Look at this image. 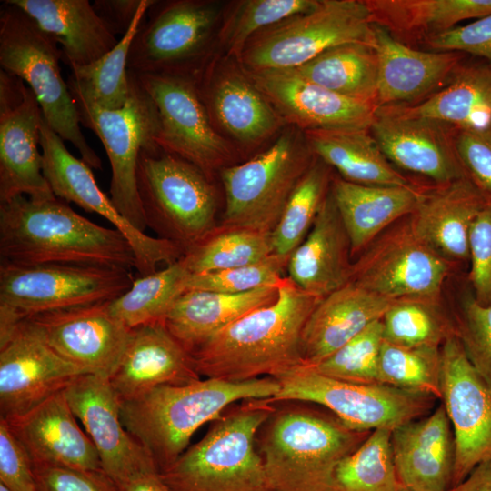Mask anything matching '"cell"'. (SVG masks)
I'll return each mask as SVG.
<instances>
[{"label":"cell","mask_w":491,"mask_h":491,"mask_svg":"<svg viewBox=\"0 0 491 491\" xmlns=\"http://www.w3.org/2000/svg\"><path fill=\"white\" fill-rule=\"evenodd\" d=\"M40 105L20 77L0 70V204L18 195H55L43 174Z\"/></svg>","instance_id":"17"},{"label":"cell","mask_w":491,"mask_h":491,"mask_svg":"<svg viewBox=\"0 0 491 491\" xmlns=\"http://www.w3.org/2000/svg\"><path fill=\"white\" fill-rule=\"evenodd\" d=\"M6 1L25 12L58 43L68 66L90 65L119 41L88 0Z\"/></svg>","instance_id":"31"},{"label":"cell","mask_w":491,"mask_h":491,"mask_svg":"<svg viewBox=\"0 0 491 491\" xmlns=\"http://www.w3.org/2000/svg\"><path fill=\"white\" fill-rule=\"evenodd\" d=\"M292 70L336 94L376 108L378 64L374 45H337Z\"/></svg>","instance_id":"38"},{"label":"cell","mask_w":491,"mask_h":491,"mask_svg":"<svg viewBox=\"0 0 491 491\" xmlns=\"http://www.w3.org/2000/svg\"><path fill=\"white\" fill-rule=\"evenodd\" d=\"M275 409L266 399L225 411L209 430L160 473L172 491H271L256 446Z\"/></svg>","instance_id":"5"},{"label":"cell","mask_w":491,"mask_h":491,"mask_svg":"<svg viewBox=\"0 0 491 491\" xmlns=\"http://www.w3.org/2000/svg\"><path fill=\"white\" fill-rule=\"evenodd\" d=\"M280 282L240 294L185 291L175 301L163 323L189 355L225 326L274 302Z\"/></svg>","instance_id":"33"},{"label":"cell","mask_w":491,"mask_h":491,"mask_svg":"<svg viewBox=\"0 0 491 491\" xmlns=\"http://www.w3.org/2000/svg\"><path fill=\"white\" fill-rule=\"evenodd\" d=\"M136 185L146 226L187 250L215 226V187L199 168L157 145L143 149Z\"/></svg>","instance_id":"7"},{"label":"cell","mask_w":491,"mask_h":491,"mask_svg":"<svg viewBox=\"0 0 491 491\" xmlns=\"http://www.w3.org/2000/svg\"><path fill=\"white\" fill-rule=\"evenodd\" d=\"M455 145L466 176L491 199V126L456 130Z\"/></svg>","instance_id":"52"},{"label":"cell","mask_w":491,"mask_h":491,"mask_svg":"<svg viewBox=\"0 0 491 491\" xmlns=\"http://www.w3.org/2000/svg\"><path fill=\"white\" fill-rule=\"evenodd\" d=\"M373 23L395 38L424 39L491 14V0H366Z\"/></svg>","instance_id":"36"},{"label":"cell","mask_w":491,"mask_h":491,"mask_svg":"<svg viewBox=\"0 0 491 491\" xmlns=\"http://www.w3.org/2000/svg\"><path fill=\"white\" fill-rule=\"evenodd\" d=\"M181 258L133 281L130 288L109 301L111 314L128 328L163 322L175 301L185 292L189 276Z\"/></svg>","instance_id":"39"},{"label":"cell","mask_w":491,"mask_h":491,"mask_svg":"<svg viewBox=\"0 0 491 491\" xmlns=\"http://www.w3.org/2000/svg\"><path fill=\"white\" fill-rule=\"evenodd\" d=\"M373 31L378 64L376 108L403 105L428 95L462 65V53L420 51L376 24Z\"/></svg>","instance_id":"28"},{"label":"cell","mask_w":491,"mask_h":491,"mask_svg":"<svg viewBox=\"0 0 491 491\" xmlns=\"http://www.w3.org/2000/svg\"><path fill=\"white\" fill-rule=\"evenodd\" d=\"M135 75L157 111L156 145L211 178L229 159L230 150L215 130L195 82L168 75Z\"/></svg>","instance_id":"16"},{"label":"cell","mask_w":491,"mask_h":491,"mask_svg":"<svg viewBox=\"0 0 491 491\" xmlns=\"http://www.w3.org/2000/svg\"><path fill=\"white\" fill-rule=\"evenodd\" d=\"M391 446L400 486L407 491H448L455 464L453 429L443 405L394 428Z\"/></svg>","instance_id":"25"},{"label":"cell","mask_w":491,"mask_h":491,"mask_svg":"<svg viewBox=\"0 0 491 491\" xmlns=\"http://www.w3.org/2000/svg\"><path fill=\"white\" fill-rule=\"evenodd\" d=\"M393 302L352 282L323 297L302 331L303 365H316L332 355L371 323L382 319Z\"/></svg>","instance_id":"30"},{"label":"cell","mask_w":491,"mask_h":491,"mask_svg":"<svg viewBox=\"0 0 491 491\" xmlns=\"http://www.w3.org/2000/svg\"><path fill=\"white\" fill-rule=\"evenodd\" d=\"M448 271L449 262L416 235L407 218L389 226L360 254L350 282L391 300L438 297Z\"/></svg>","instance_id":"14"},{"label":"cell","mask_w":491,"mask_h":491,"mask_svg":"<svg viewBox=\"0 0 491 491\" xmlns=\"http://www.w3.org/2000/svg\"><path fill=\"white\" fill-rule=\"evenodd\" d=\"M108 303L45 312L26 319L61 357L92 374L109 377L132 329L111 314Z\"/></svg>","instance_id":"21"},{"label":"cell","mask_w":491,"mask_h":491,"mask_svg":"<svg viewBox=\"0 0 491 491\" xmlns=\"http://www.w3.org/2000/svg\"><path fill=\"white\" fill-rule=\"evenodd\" d=\"M378 382L441 400L440 347H404L384 340Z\"/></svg>","instance_id":"45"},{"label":"cell","mask_w":491,"mask_h":491,"mask_svg":"<svg viewBox=\"0 0 491 491\" xmlns=\"http://www.w3.org/2000/svg\"><path fill=\"white\" fill-rule=\"evenodd\" d=\"M65 393L97 451L103 471L117 486L138 475L158 471L152 457L125 428L120 400L107 376L81 375Z\"/></svg>","instance_id":"19"},{"label":"cell","mask_w":491,"mask_h":491,"mask_svg":"<svg viewBox=\"0 0 491 491\" xmlns=\"http://www.w3.org/2000/svg\"><path fill=\"white\" fill-rule=\"evenodd\" d=\"M129 95L119 109L99 106L69 75L68 89L75 101L80 125L93 131L103 144L111 166V201L136 229L147 227L136 185L141 151L155 145L158 115L155 104L136 75L128 71Z\"/></svg>","instance_id":"8"},{"label":"cell","mask_w":491,"mask_h":491,"mask_svg":"<svg viewBox=\"0 0 491 491\" xmlns=\"http://www.w3.org/2000/svg\"><path fill=\"white\" fill-rule=\"evenodd\" d=\"M289 256L272 254L246 266L209 272L189 274L185 291L204 290L225 294L249 292L265 286L278 284L285 276Z\"/></svg>","instance_id":"48"},{"label":"cell","mask_w":491,"mask_h":491,"mask_svg":"<svg viewBox=\"0 0 491 491\" xmlns=\"http://www.w3.org/2000/svg\"><path fill=\"white\" fill-rule=\"evenodd\" d=\"M0 484L9 491H37L33 462L0 417Z\"/></svg>","instance_id":"54"},{"label":"cell","mask_w":491,"mask_h":491,"mask_svg":"<svg viewBox=\"0 0 491 491\" xmlns=\"http://www.w3.org/2000/svg\"><path fill=\"white\" fill-rule=\"evenodd\" d=\"M390 112L438 122L456 130L491 126V65H461L449 85L415 105L385 106Z\"/></svg>","instance_id":"34"},{"label":"cell","mask_w":491,"mask_h":491,"mask_svg":"<svg viewBox=\"0 0 491 491\" xmlns=\"http://www.w3.org/2000/svg\"><path fill=\"white\" fill-rule=\"evenodd\" d=\"M440 356L441 401L455 438L452 487L478 464L491 461V386L472 366L456 334L441 346Z\"/></svg>","instance_id":"15"},{"label":"cell","mask_w":491,"mask_h":491,"mask_svg":"<svg viewBox=\"0 0 491 491\" xmlns=\"http://www.w3.org/2000/svg\"><path fill=\"white\" fill-rule=\"evenodd\" d=\"M134 280L124 268L1 263L0 331L38 314L112 301Z\"/></svg>","instance_id":"10"},{"label":"cell","mask_w":491,"mask_h":491,"mask_svg":"<svg viewBox=\"0 0 491 491\" xmlns=\"http://www.w3.org/2000/svg\"><path fill=\"white\" fill-rule=\"evenodd\" d=\"M4 419L33 464L102 469L97 451L78 426L65 389L23 414Z\"/></svg>","instance_id":"24"},{"label":"cell","mask_w":491,"mask_h":491,"mask_svg":"<svg viewBox=\"0 0 491 491\" xmlns=\"http://www.w3.org/2000/svg\"><path fill=\"white\" fill-rule=\"evenodd\" d=\"M437 298L394 300L382 318L384 340L404 347H441L456 334V324L445 316Z\"/></svg>","instance_id":"41"},{"label":"cell","mask_w":491,"mask_h":491,"mask_svg":"<svg viewBox=\"0 0 491 491\" xmlns=\"http://www.w3.org/2000/svg\"><path fill=\"white\" fill-rule=\"evenodd\" d=\"M456 335L472 366L491 386V305L478 304L473 294L465 297Z\"/></svg>","instance_id":"49"},{"label":"cell","mask_w":491,"mask_h":491,"mask_svg":"<svg viewBox=\"0 0 491 491\" xmlns=\"http://www.w3.org/2000/svg\"><path fill=\"white\" fill-rule=\"evenodd\" d=\"M388 428L371 431L336 469L338 491H399Z\"/></svg>","instance_id":"43"},{"label":"cell","mask_w":491,"mask_h":491,"mask_svg":"<svg viewBox=\"0 0 491 491\" xmlns=\"http://www.w3.org/2000/svg\"><path fill=\"white\" fill-rule=\"evenodd\" d=\"M399 491H407V490L405 489V488H403V487H401V488L399 489Z\"/></svg>","instance_id":"59"},{"label":"cell","mask_w":491,"mask_h":491,"mask_svg":"<svg viewBox=\"0 0 491 491\" xmlns=\"http://www.w3.org/2000/svg\"><path fill=\"white\" fill-rule=\"evenodd\" d=\"M119 491H172L162 480L158 471L138 475L118 485Z\"/></svg>","instance_id":"57"},{"label":"cell","mask_w":491,"mask_h":491,"mask_svg":"<svg viewBox=\"0 0 491 491\" xmlns=\"http://www.w3.org/2000/svg\"><path fill=\"white\" fill-rule=\"evenodd\" d=\"M0 257L1 263L18 266L136 267L121 232L95 224L56 196L18 195L0 204Z\"/></svg>","instance_id":"2"},{"label":"cell","mask_w":491,"mask_h":491,"mask_svg":"<svg viewBox=\"0 0 491 491\" xmlns=\"http://www.w3.org/2000/svg\"><path fill=\"white\" fill-rule=\"evenodd\" d=\"M271 491H275V490H271Z\"/></svg>","instance_id":"60"},{"label":"cell","mask_w":491,"mask_h":491,"mask_svg":"<svg viewBox=\"0 0 491 491\" xmlns=\"http://www.w3.org/2000/svg\"><path fill=\"white\" fill-rule=\"evenodd\" d=\"M370 132L389 162L404 170L440 185L466 176L456 149V130L451 126L378 107Z\"/></svg>","instance_id":"23"},{"label":"cell","mask_w":491,"mask_h":491,"mask_svg":"<svg viewBox=\"0 0 491 491\" xmlns=\"http://www.w3.org/2000/svg\"><path fill=\"white\" fill-rule=\"evenodd\" d=\"M448 491H491V461L478 464L463 481Z\"/></svg>","instance_id":"56"},{"label":"cell","mask_w":491,"mask_h":491,"mask_svg":"<svg viewBox=\"0 0 491 491\" xmlns=\"http://www.w3.org/2000/svg\"><path fill=\"white\" fill-rule=\"evenodd\" d=\"M246 73L284 121L304 132L370 129L376 108L312 83L292 69Z\"/></svg>","instance_id":"22"},{"label":"cell","mask_w":491,"mask_h":491,"mask_svg":"<svg viewBox=\"0 0 491 491\" xmlns=\"http://www.w3.org/2000/svg\"><path fill=\"white\" fill-rule=\"evenodd\" d=\"M383 342V323L380 319L371 323L318 364L307 366L339 380L376 384L379 383L378 362Z\"/></svg>","instance_id":"47"},{"label":"cell","mask_w":491,"mask_h":491,"mask_svg":"<svg viewBox=\"0 0 491 491\" xmlns=\"http://www.w3.org/2000/svg\"><path fill=\"white\" fill-rule=\"evenodd\" d=\"M272 254L271 233L216 225L181 260L190 274H203L254 264Z\"/></svg>","instance_id":"40"},{"label":"cell","mask_w":491,"mask_h":491,"mask_svg":"<svg viewBox=\"0 0 491 491\" xmlns=\"http://www.w3.org/2000/svg\"><path fill=\"white\" fill-rule=\"evenodd\" d=\"M144 0H95L93 6L113 32L123 36L132 25Z\"/></svg>","instance_id":"55"},{"label":"cell","mask_w":491,"mask_h":491,"mask_svg":"<svg viewBox=\"0 0 491 491\" xmlns=\"http://www.w3.org/2000/svg\"><path fill=\"white\" fill-rule=\"evenodd\" d=\"M318 0H245L238 2L219 32V40L230 55L240 57L257 33L289 17L313 9Z\"/></svg>","instance_id":"46"},{"label":"cell","mask_w":491,"mask_h":491,"mask_svg":"<svg viewBox=\"0 0 491 491\" xmlns=\"http://www.w3.org/2000/svg\"><path fill=\"white\" fill-rule=\"evenodd\" d=\"M425 42L436 52L466 53L481 57L491 65V14L468 25H456L432 35Z\"/></svg>","instance_id":"53"},{"label":"cell","mask_w":491,"mask_h":491,"mask_svg":"<svg viewBox=\"0 0 491 491\" xmlns=\"http://www.w3.org/2000/svg\"><path fill=\"white\" fill-rule=\"evenodd\" d=\"M304 135L313 154L346 181L369 185H411L385 156L370 129L310 130Z\"/></svg>","instance_id":"35"},{"label":"cell","mask_w":491,"mask_h":491,"mask_svg":"<svg viewBox=\"0 0 491 491\" xmlns=\"http://www.w3.org/2000/svg\"><path fill=\"white\" fill-rule=\"evenodd\" d=\"M217 4L201 0L154 1L130 46L127 69L195 82L218 21Z\"/></svg>","instance_id":"13"},{"label":"cell","mask_w":491,"mask_h":491,"mask_svg":"<svg viewBox=\"0 0 491 491\" xmlns=\"http://www.w3.org/2000/svg\"><path fill=\"white\" fill-rule=\"evenodd\" d=\"M40 147L43 174L57 198L96 213L113 224L130 243L138 270H151L165 259L168 243L136 229L118 212L111 198L98 186L91 167L68 151L45 116L40 127Z\"/></svg>","instance_id":"20"},{"label":"cell","mask_w":491,"mask_h":491,"mask_svg":"<svg viewBox=\"0 0 491 491\" xmlns=\"http://www.w3.org/2000/svg\"><path fill=\"white\" fill-rule=\"evenodd\" d=\"M321 299L285 276L274 302L236 319L189 353L196 372L205 378L244 381L278 378L302 366V331Z\"/></svg>","instance_id":"1"},{"label":"cell","mask_w":491,"mask_h":491,"mask_svg":"<svg viewBox=\"0 0 491 491\" xmlns=\"http://www.w3.org/2000/svg\"><path fill=\"white\" fill-rule=\"evenodd\" d=\"M279 391L274 377L244 381L205 378L164 385L120 401L125 428L144 447L159 472L186 449L192 436L234 403L268 399Z\"/></svg>","instance_id":"3"},{"label":"cell","mask_w":491,"mask_h":491,"mask_svg":"<svg viewBox=\"0 0 491 491\" xmlns=\"http://www.w3.org/2000/svg\"><path fill=\"white\" fill-rule=\"evenodd\" d=\"M37 491H119L103 469L33 464Z\"/></svg>","instance_id":"51"},{"label":"cell","mask_w":491,"mask_h":491,"mask_svg":"<svg viewBox=\"0 0 491 491\" xmlns=\"http://www.w3.org/2000/svg\"><path fill=\"white\" fill-rule=\"evenodd\" d=\"M275 407L256 446L271 490L338 491L336 469L371 431L349 428L330 412L295 401Z\"/></svg>","instance_id":"4"},{"label":"cell","mask_w":491,"mask_h":491,"mask_svg":"<svg viewBox=\"0 0 491 491\" xmlns=\"http://www.w3.org/2000/svg\"><path fill=\"white\" fill-rule=\"evenodd\" d=\"M373 26L366 1L319 0L310 11L257 33L238 59L249 72L293 69L337 45H374Z\"/></svg>","instance_id":"9"},{"label":"cell","mask_w":491,"mask_h":491,"mask_svg":"<svg viewBox=\"0 0 491 491\" xmlns=\"http://www.w3.org/2000/svg\"><path fill=\"white\" fill-rule=\"evenodd\" d=\"M491 199L467 176L421 191L408 221L416 235L447 262L469 261V232Z\"/></svg>","instance_id":"26"},{"label":"cell","mask_w":491,"mask_h":491,"mask_svg":"<svg viewBox=\"0 0 491 491\" xmlns=\"http://www.w3.org/2000/svg\"><path fill=\"white\" fill-rule=\"evenodd\" d=\"M197 93L201 99H209L217 122L240 141H261L286 123L257 87L243 76L220 77L209 89Z\"/></svg>","instance_id":"37"},{"label":"cell","mask_w":491,"mask_h":491,"mask_svg":"<svg viewBox=\"0 0 491 491\" xmlns=\"http://www.w3.org/2000/svg\"><path fill=\"white\" fill-rule=\"evenodd\" d=\"M85 374L92 373L57 355L28 319L22 320L0 336V416L28 411Z\"/></svg>","instance_id":"18"},{"label":"cell","mask_w":491,"mask_h":491,"mask_svg":"<svg viewBox=\"0 0 491 491\" xmlns=\"http://www.w3.org/2000/svg\"><path fill=\"white\" fill-rule=\"evenodd\" d=\"M120 401L164 385L200 379L192 359L163 322L131 330L125 352L108 377Z\"/></svg>","instance_id":"27"},{"label":"cell","mask_w":491,"mask_h":491,"mask_svg":"<svg viewBox=\"0 0 491 491\" xmlns=\"http://www.w3.org/2000/svg\"><path fill=\"white\" fill-rule=\"evenodd\" d=\"M154 1H143L127 32L107 54L87 65H69L70 75L103 108L119 109L127 101L129 95L127 61L130 46Z\"/></svg>","instance_id":"42"},{"label":"cell","mask_w":491,"mask_h":491,"mask_svg":"<svg viewBox=\"0 0 491 491\" xmlns=\"http://www.w3.org/2000/svg\"><path fill=\"white\" fill-rule=\"evenodd\" d=\"M270 404L303 402L321 406L351 429L394 428L427 414L436 398L387 385L351 383L302 365L279 376Z\"/></svg>","instance_id":"12"},{"label":"cell","mask_w":491,"mask_h":491,"mask_svg":"<svg viewBox=\"0 0 491 491\" xmlns=\"http://www.w3.org/2000/svg\"><path fill=\"white\" fill-rule=\"evenodd\" d=\"M312 155L305 135L292 129L250 160L222 168L225 210L221 225L272 233L313 164Z\"/></svg>","instance_id":"11"},{"label":"cell","mask_w":491,"mask_h":491,"mask_svg":"<svg viewBox=\"0 0 491 491\" xmlns=\"http://www.w3.org/2000/svg\"><path fill=\"white\" fill-rule=\"evenodd\" d=\"M58 43L18 6L6 0L0 8V65L31 88L43 115L64 141L70 142L90 167L102 161L80 128L75 101L61 74Z\"/></svg>","instance_id":"6"},{"label":"cell","mask_w":491,"mask_h":491,"mask_svg":"<svg viewBox=\"0 0 491 491\" xmlns=\"http://www.w3.org/2000/svg\"><path fill=\"white\" fill-rule=\"evenodd\" d=\"M351 258L349 237L329 188L310 232L289 256L288 277L323 298L350 282Z\"/></svg>","instance_id":"29"},{"label":"cell","mask_w":491,"mask_h":491,"mask_svg":"<svg viewBox=\"0 0 491 491\" xmlns=\"http://www.w3.org/2000/svg\"><path fill=\"white\" fill-rule=\"evenodd\" d=\"M0 491H9L6 487H5L2 484H0Z\"/></svg>","instance_id":"58"},{"label":"cell","mask_w":491,"mask_h":491,"mask_svg":"<svg viewBox=\"0 0 491 491\" xmlns=\"http://www.w3.org/2000/svg\"><path fill=\"white\" fill-rule=\"evenodd\" d=\"M328 165L314 161L292 192L283 214L271 233L273 254L290 256L311 229L328 193Z\"/></svg>","instance_id":"44"},{"label":"cell","mask_w":491,"mask_h":491,"mask_svg":"<svg viewBox=\"0 0 491 491\" xmlns=\"http://www.w3.org/2000/svg\"><path fill=\"white\" fill-rule=\"evenodd\" d=\"M330 191L350 241L351 257L361 254L398 219L410 215L421 191L415 186L360 185L336 178Z\"/></svg>","instance_id":"32"},{"label":"cell","mask_w":491,"mask_h":491,"mask_svg":"<svg viewBox=\"0 0 491 491\" xmlns=\"http://www.w3.org/2000/svg\"><path fill=\"white\" fill-rule=\"evenodd\" d=\"M468 276L475 300L482 306L491 305V201L476 217L469 232Z\"/></svg>","instance_id":"50"}]
</instances>
